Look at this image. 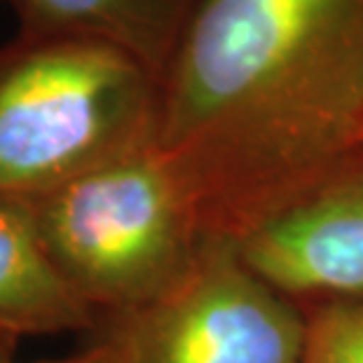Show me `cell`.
Masks as SVG:
<instances>
[{"mask_svg": "<svg viewBox=\"0 0 363 363\" xmlns=\"http://www.w3.org/2000/svg\"><path fill=\"white\" fill-rule=\"evenodd\" d=\"M99 326L96 312L52 262L26 199L0 197V337L14 342Z\"/></svg>", "mask_w": 363, "mask_h": 363, "instance_id": "obj_6", "label": "cell"}, {"mask_svg": "<svg viewBox=\"0 0 363 363\" xmlns=\"http://www.w3.org/2000/svg\"><path fill=\"white\" fill-rule=\"evenodd\" d=\"M267 279L298 303L363 293V143L237 239Z\"/></svg>", "mask_w": 363, "mask_h": 363, "instance_id": "obj_5", "label": "cell"}, {"mask_svg": "<svg viewBox=\"0 0 363 363\" xmlns=\"http://www.w3.org/2000/svg\"><path fill=\"white\" fill-rule=\"evenodd\" d=\"M160 80L120 48L26 35L0 48V197L35 199L152 145Z\"/></svg>", "mask_w": 363, "mask_h": 363, "instance_id": "obj_2", "label": "cell"}, {"mask_svg": "<svg viewBox=\"0 0 363 363\" xmlns=\"http://www.w3.org/2000/svg\"><path fill=\"white\" fill-rule=\"evenodd\" d=\"M155 143L206 235L242 239L363 143V0H202L160 80Z\"/></svg>", "mask_w": 363, "mask_h": 363, "instance_id": "obj_1", "label": "cell"}, {"mask_svg": "<svg viewBox=\"0 0 363 363\" xmlns=\"http://www.w3.org/2000/svg\"><path fill=\"white\" fill-rule=\"evenodd\" d=\"M40 363H127V357H125V352H122L118 340L101 330L99 340L91 347H87V350H82L66 359L40 361Z\"/></svg>", "mask_w": 363, "mask_h": 363, "instance_id": "obj_9", "label": "cell"}, {"mask_svg": "<svg viewBox=\"0 0 363 363\" xmlns=\"http://www.w3.org/2000/svg\"><path fill=\"white\" fill-rule=\"evenodd\" d=\"M307 328V307L230 237H208L167 296L101 323L127 363H303Z\"/></svg>", "mask_w": 363, "mask_h": 363, "instance_id": "obj_4", "label": "cell"}, {"mask_svg": "<svg viewBox=\"0 0 363 363\" xmlns=\"http://www.w3.org/2000/svg\"><path fill=\"white\" fill-rule=\"evenodd\" d=\"M26 202L52 262L101 323L167 296L208 239L188 181L157 143Z\"/></svg>", "mask_w": 363, "mask_h": 363, "instance_id": "obj_3", "label": "cell"}, {"mask_svg": "<svg viewBox=\"0 0 363 363\" xmlns=\"http://www.w3.org/2000/svg\"><path fill=\"white\" fill-rule=\"evenodd\" d=\"M0 363H17L12 359V342L0 337Z\"/></svg>", "mask_w": 363, "mask_h": 363, "instance_id": "obj_10", "label": "cell"}, {"mask_svg": "<svg viewBox=\"0 0 363 363\" xmlns=\"http://www.w3.org/2000/svg\"><path fill=\"white\" fill-rule=\"evenodd\" d=\"M26 35L94 38L162 80L202 0H7Z\"/></svg>", "mask_w": 363, "mask_h": 363, "instance_id": "obj_7", "label": "cell"}, {"mask_svg": "<svg viewBox=\"0 0 363 363\" xmlns=\"http://www.w3.org/2000/svg\"><path fill=\"white\" fill-rule=\"evenodd\" d=\"M303 363H363V293L307 305Z\"/></svg>", "mask_w": 363, "mask_h": 363, "instance_id": "obj_8", "label": "cell"}]
</instances>
